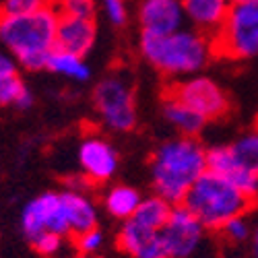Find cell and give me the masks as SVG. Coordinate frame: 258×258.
I'll return each instance as SVG.
<instances>
[{"instance_id":"9","label":"cell","mask_w":258,"mask_h":258,"mask_svg":"<svg viewBox=\"0 0 258 258\" xmlns=\"http://www.w3.org/2000/svg\"><path fill=\"white\" fill-rule=\"evenodd\" d=\"M161 238L167 258H192L203 244L205 225L184 205H176L161 229Z\"/></svg>"},{"instance_id":"5","label":"cell","mask_w":258,"mask_h":258,"mask_svg":"<svg viewBox=\"0 0 258 258\" xmlns=\"http://www.w3.org/2000/svg\"><path fill=\"white\" fill-rule=\"evenodd\" d=\"M211 56L244 60L258 54V0L231 5L223 23L209 39Z\"/></svg>"},{"instance_id":"26","label":"cell","mask_w":258,"mask_h":258,"mask_svg":"<svg viewBox=\"0 0 258 258\" xmlns=\"http://www.w3.org/2000/svg\"><path fill=\"white\" fill-rule=\"evenodd\" d=\"M221 231H223V235L229 240V242H246L248 238H252V225H250V221H248V217L246 215H240V217H233V219H229L223 227H221Z\"/></svg>"},{"instance_id":"32","label":"cell","mask_w":258,"mask_h":258,"mask_svg":"<svg viewBox=\"0 0 258 258\" xmlns=\"http://www.w3.org/2000/svg\"><path fill=\"white\" fill-rule=\"evenodd\" d=\"M77 258H97V256H77Z\"/></svg>"},{"instance_id":"23","label":"cell","mask_w":258,"mask_h":258,"mask_svg":"<svg viewBox=\"0 0 258 258\" xmlns=\"http://www.w3.org/2000/svg\"><path fill=\"white\" fill-rule=\"evenodd\" d=\"M31 246L39 256L60 258L62 252L67 250V238H64V235H58V233H41L35 240H31Z\"/></svg>"},{"instance_id":"11","label":"cell","mask_w":258,"mask_h":258,"mask_svg":"<svg viewBox=\"0 0 258 258\" xmlns=\"http://www.w3.org/2000/svg\"><path fill=\"white\" fill-rule=\"evenodd\" d=\"M79 163L87 180L99 184L110 180L118 169V153L103 139H87L79 149Z\"/></svg>"},{"instance_id":"15","label":"cell","mask_w":258,"mask_h":258,"mask_svg":"<svg viewBox=\"0 0 258 258\" xmlns=\"http://www.w3.org/2000/svg\"><path fill=\"white\" fill-rule=\"evenodd\" d=\"M62 203L67 209V217L71 225V235H81L85 231H89L97 227V207L91 197H87L81 188H69L60 192Z\"/></svg>"},{"instance_id":"14","label":"cell","mask_w":258,"mask_h":258,"mask_svg":"<svg viewBox=\"0 0 258 258\" xmlns=\"http://www.w3.org/2000/svg\"><path fill=\"white\" fill-rule=\"evenodd\" d=\"M207 169L213 171V174L223 176L235 188H240L246 197L254 201L258 199V176L235 165L227 147H215L211 151H207Z\"/></svg>"},{"instance_id":"16","label":"cell","mask_w":258,"mask_h":258,"mask_svg":"<svg viewBox=\"0 0 258 258\" xmlns=\"http://www.w3.org/2000/svg\"><path fill=\"white\" fill-rule=\"evenodd\" d=\"M182 5L192 23L209 31L217 29L229 13L227 0H182Z\"/></svg>"},{"instance_id":"25","label":"cell","mask_w":258,"mask_h":258,"mask_svg":"<svg viewBox=\"0 0 258 258\" xmlns=\"http://www.w3.org/2000/svg\"><path fill=\"white\" fill-rule=\"evenodd\" d=\"M25 91L27 87L17 75L3 79L0 81V105H17Z\"/></svg>"},{"instance_id":"8","label":"cell","mask_w":258,"mask_h":258,"mask_svg":"<svg viewBox=\"0 0 258 258\" xmlns=\"http://www.w3.org/2000/svg\"><path fill=\"white\" fill-rule=\"evenodd\" d=\"M21 231L29 242L41 233H58L69 238L71 225L60 192H44L31 199L21 213Z\"/></svg>"},{"instance_id":"18","label":"cell","mask_w":258,"mask_h":258,"mask_svg":"<svg viewBox=\"0 0 258 258\" xmlns=\"http://www.w3.org/2000/svg\"><path fill=\"white\" fill-rule=\"evenodd\" d=\"M163 99H165V103H163L165 118L174 124L178 131H182L186 137H197L205 128L207 120L201 114L192 112L190 107H186L184 103H180L176 99H167V97H163Z\"/></svg>"},{"instance_id":"2","label":"cell","mask_w":258,"mask_h":258,"mask_svg":"<svg viewBox=\"0 0 258 258\" xmlns=\"http://www.w3.org/2000/svg\"><path fill=\"white\" fill-rule=\"evenodd\" d=\"M58 21L60 17L52 7L27 15H5L0 11V41L27 71L48 69V58L56 48Z\"/></svg>"},{"instance_id":"20","label":"cell","mask_w":258,"mask_h":258,"mask_svg":"<svg viewBox=\"0 0 258 258\" xmlns=\"http://www.w3.org/2000/svg\"><path fill=\"white\" fill-rule=\"evenodd\" d=\"M227 149L235 165L258 176V131L240 137L238 141L227 145Z\"/></svg>"},{"instance_id":"1","label":"cell","mask_w":258,"mask_h":258,"mask_svg":"<svg viewBox=\"0 0 258 258\" xmlns=\"http://www.w3.org/2000/svg\"><path fill=\"white\" fill-rule=\"evenodd\" d=\"M207 171V151L192 137L163 143L151 159V184L155 195L171 205H182L188 190Z\"/></svg>"},{"instance_id":"30","label":"cell","mask_w":258,"mask_h":258,"mask_svg":"<svg viewBox=\"0 0 258 258\" xmlns=\"http://www.w3.org/2000/svg\"><path fill=\"white\" fill-rule=\"evenodd\" d=\"M252 250H254V256L258 258V225L252 231Z\"/></svg>"},{"instance_id":"22","label":"cell","mask_w":258,"mask_h":258,"mask_svg":"<svg viewBox=\"0 0 258 258\" xmlns=\"http://www.w3.org/2000/svg\"><path fill=\"white\" fill-rule=\"evenodd\" d=\"M52 9L58 13V17L93 19L95 0H52Z\"/></svg>"},{"instance_id":"13","label":"cell","mask_w":258,"mask_h":258,"mask_svg":"<svg viewBox=\"0 0 258 258\" xmlns=\"http://www.w3.org/2000/svg\"><path fill=\"white\" fill-rule=\"evenodd\" d=\"M95 21L93 19H77V17H60L58 33H56V50L71 52L75 56H85L95 44Z\"/></svg>"},{"instance_id":"12","label":"cell","mask_w":258,"mask_h":258,"mask_svg":"<svg viewBox=\"0 0 258 258\" xmlns=\"http://www.w3.org/2000/svg\"><path fill=\"white\" fill-rule=\"evenodd\" d=\"M184 19V5L180 0H145L141 7L143 33L167 35L180 31Z\"/></svg>"},{"instance_id":"10","label":"cell","mask_w":258,"mask_h":258,"mask_svg":"<svg viewBox=\"0 0 258 258\" xmlns=\"http://www.w3.org/2000/svg\"><path fill=\"white\" fill-rule=\"evenodd\" d=\"M118 246L133 258H167L159 229L145 227L133 219L124 221L118 231Z\"/></svg>"},{"instance_id":"4","label":"cell","mask_w":258,"mask_h":258,"mask_svg":"<svg viewBox=\"0 0 258 258\" xmlns=\"http://www.w3.org/2000/svg\"><path fill=\"white\" fill-rule=\"evenodd\" d=\"M141 52L163 75H188L205 67L211 48L201 33L180 29L167 35L143 33Z\"/></svg>"},{"instance_id":"21","label":"cell","mask_w":258,"mask_h":258,"mask_svg":"<svg viewBox=\"0 0 258 258\" xmlns=\"http://www.w3.org/2000/svg\"><path fill=\"white\" fill-rule=\"evenodd\" d=\"M48 71L64 75L75 81H87L91 77L89 67L83 62L81 56H75L71 52H62V50H52L50 58H48Z\"/></svg>"},{"instance_id":"17","label":"cell","mask_w":258,"mask_h":258,"mask_svg":"<svg viewBox=\"0 0 258 258\" xmlns=\"http://www.w3.org/2000/svg\"><path fill=\"white\" fill-rule=\"evenodd\" d=\"M141 201H143V197H141V192L137 188L126 186V184H118V186H112L105 192L103 207L114 219L128 221V219L135 217Z\"/></svg>"},{"instance_id":"7","label":"cell","mask_w":258,"mask_h":258,"mask_svg":"<svg viewBox=\"0 0 258 258\" xmlns=\"http://www.w3.org/2000/svg\"><path fill=\"white\" fill-rule=\"evenodd\" d=\"M163 97L184 103L192 112L201 114L207 122L227 116L229 107H231L225 91L217 83H213L207 77H195V79H188V81L171 83L165 89Z\"/></svg>"},{"instance_id":"24","label":"cell","mask_w":258,"mask_h":258,"mask_svg":"<svg viewBox=\"0 0 258 258\" xmlns=\"http://www.w3.org/2000/svg\"><path fill=\"white\" fill-rule=\"evenodd\" d=\"M77 250L81 256H97V252L103 248L105 244V235L99 227H93L89 231H85L81 235H77Z\"/></svg>"},{"instance_id":"27","label":"cell","mask_w":258,"mask_h":258,"mask_svg":"<svg viewBox=\"0 0 258 258\" xmlns=\"http://www.w3.org/2000/svg\"><path fill=\"white\" fill-rule=\"evenodd\" d=\"M46 7H52V0H5L0 11L5 15H27Z\"/></svg>"},{"instance_id":"19","label":"cell","mask_w":258,"mask_h":258,"mask_svg":"<svg viewBox=\"0 0 258 258\" xmlns=\"http://www.w3.org/2000/svg\"><path fill=\"white\" fill-rule=\"evenodd\" d=\"M171 209L174 205L167 203L165 199H161L159 195H153V197H147L141 201L137 213L133 221L145 225V227H151V229H163V225L167 223L169 215H171Z\"/></svg>"},{"instance_id":"29","label":"cell","mask_w":258,"mask_h":258,"mask_svg":"<svg viewBox=\"0 0 258 258\" xmlns=\"http://www.w3.org/2000/svg\"><path fill=\"white\" fill-rule=\"evenodd\" d=\"M17 75V67H15V60L9 58L7 54H0V81Z\"/></svg>"},{"instance_id":"31","label":"cell","mask_w":258,"mask_h":258,"mask_svg":"<svg viewBox=\"0 0 258 258\" xmlns=\"http://www.w3.org/2000/svg\"><path fill=\"white\" fill-rule=\"evenodd\" d=\"M233 5H242V3H254V0H231Z\"/></svg>"},{"instance_id":"3","label":"cell","mask_w":258,"mask_h":258,"mask_svg":"<svg viewBox=\"0 0 258 258\" xmlns=\"http://www.w3.org/2000/svg\"><path fill=\"white\" fill-rule=\"evenodd\" d=\"M254 199L246 197L240 188H235L223 176L207 169L188 190L182 205L192 211V215L205 225V229L221 231V227L229 219L246 215Z\"/></svg>"},{"instance_id":"28","label":"cell","mask_w":258,"mask_h":258,"mask_svg":"<svg viewBox=\"0 0 258 258\" xmlns=\"http://www.w3.org/2000/svg\"><path fill=\"white\" fill-rule=\"evenodd\" d=\"M103 7H105V13L110 17V21L114 25H124L126 23V0H103Z\"/></svg>"},{"instance_id":"6","label":"cell","mask_w":258,"mask_h":258,"mask_svg":"<svg viewBox=\"0 0 258 258\" xmlns=\"http://www.w3.org/2000/svg\"><path fill=\"white\" fill-rule=\"evenodd\" d=\"M93 105L103 122L114 131L126 133L137 124L133 87L120 77H107L93 89Z\"/></svg>"}]
</instances>
